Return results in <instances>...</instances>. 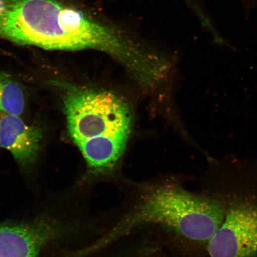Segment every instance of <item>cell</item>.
<instances>
[{
	"mask_svg": "<svg viewBox=\"0 0 257 257\" xmlns=\"http://www.w3.org/2000/svg\"><path fill=\"white\" fill-rule=\"evenodd\" d=\"M0 38L51 50H94L122 59L126 33L59 0H0Z\"/></svg>",
	"mask_w": 257,
	"mask_h": 257,
	"instance_id": "obj_1",
	"label": "cell"
},
{
	"mask_svg": "<svg viewBox=\"0 0 257 257\" xmlns=\"http://www.w3.org/2000/svg\"><path fill=\"white\" fill-rule=\"evenodd\" d=\"M63 102L70 136L91 172L102 175L112 171L131 133L128 105L110 92L73 86Z\"/></svg>",
	"mask_w": 257,
	"mask_h": 257,
	"instance_id": "obj_2",
	"label": "cell"
},
{
	"mask_svg": "<svg viewBox=\"0 0 257 257\" xmlns=\"http://www.w3.org/2000/svg\"><path fill=\"white\" fill-rule=\"evenodd\" d=\"M226 209L214 199L192 194L179 186L161 185L143 196L108 239L143 224H157L193 242H208L222 224Z\"/></svg>",
	"mask_w": 257,
	"mask_h": 257,
	"instance_id": "obj_3",
	"label": "cell"
},
{
	"mask_svg": "<svg viewBox=\"0 0 257 257\" xmlns=\"http://www.w3.org/2000/svg\"><path fill=\"white\" fill-rule=\"evenodd\" d=\"M210 257H257V200L237 201L207 242Z\"/></svg>",
	"mask_w": 257,
	"mask_h": 257,
	"instance_id": "obj_4",
	"label": "cell"
},
{
	"mask_svg": "<svg viewBox=\"0 0 257 257\" xmlns=\"http://www.w3.org/2000/svg\"><path fill=\"white\" fill-rule=\"evenodd\" d=\"M57 233L47 221L0 224V257H41L42 249Z\"/></svg>",
	"mask_w": 257,
	"mask_h": 257,
	"instance_id": "obj_5",
	"label": "cell"
},
{
	"mask_svg": "<svg viewBox=\"0 0 257 257\" xmlns=\"http://www.w3.org/2000/svg\"><path fill=\"white\" fill-rule=\"evenodd\" d=\"M42 138L40 128L27 124L19 115L0 112V147L8 150L19 165L28 167L35 162Z\"/></svg>",
	"mask_w": 257,
	"mask_h": 257,
	"instance_id": "obj_6",
	"label": "cell"
},
{
	"mask_svg": "<svg viewBox=\"0 0 257 257\" xmlns=\"http://www.w3.org/2000/svg\"><path fill=\"white\" fill-rule=\"evenodd\" d=\"M25 105L21 86L6 73L0 71V112L20 115Z\"/></svg>",
	"mask_w": 257,
	"mask_h": 257,
	"instance_id": "obj_7",
	"label": "cell"
}]
</instances>
